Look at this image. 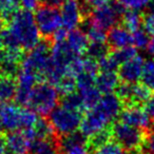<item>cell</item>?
<instances>
[{"mask_svg": "<svg viewBox=\"0 0 154 154\" xmlns=\"http://www.w3.org/2000/svg\"><path fill=\"white\" fill-rule=\"evenodd\" d=\"M7 28L15 37L18 47L23 51H31L40 41L35 15L28 10H19L9 20Z\"/></svg>", "mask_w": 154, "mask_h": 154, "instance_id": "6da1fadb", "label": "cell"}, {"mask_svg": "<svg viewBox=\"0 0 154 154\" xmlns=\"http://www.w3.org/2000/svg\"><path fill=\"white\" fill-rule=\"evenodd\" d=\"M87 53L89 57L98 61L99 59L109 54V47L106 45V42H90Z\"/></svg>", "mask_w": 154, "mask_h": 154, "instance_id": "f1b7e54d", "label": "cell"}, {"mask_svg": "<svg viewBox=\"0 0 154 154\" xmlns=\"http://www.w3.org/2000/svg\"><path fill=\"white\" fill-rule=\"evenodd\" d=\"M66 41L69 47L71 48V50L78 56L87 53V50L90 45L86 33L80 30H76V29L68 33Z\"/></svg>", "mask_w": 154, "mask_h": 154, "instance_id": "ffe728a7", "label": "cell"}, {"mask_svg": "<svg viewBox=\"0 0 154 154\" xmlns=\"http://www.w3.org/2000/svg\"><path fill=\"white\" fill-rule=\"evenodd\" d=\"M0 154H7V140L3 133H0Z\"/></svg>", "mask_w": 154, "mask_h": 154, "instance_id": "b9f144b4", "label": "cell"}, {"mask_svg": "<svg viewBox=\"0 0 154 154\" xmlns=\"http://www.w3.org/2000/svg\"><path fill=\"white\" fill-rule=\"evenodd\" d=\"M143 109L146 110L151 118H154V97H150L145 103H143Z\"/></svg>", "mask_w": 154, "mask_h": 154, "instance_id": "60d3db41", "label": "cell"}, {"mask_svg": "<svg viewBox=\"0 0 154 154\" xmlns=\"http://www.w3.org/2000/svg\"><path fill=\"white\" fill-rule=\"evenodd\" d=\"M98 66L100 71H115L119 66L117 62L115 61V59L113 58V56L111 55V53H109L105 57L99 59Z\"/></svg>", "mask_w": 154, "mask_h": 154, "instance_id": "d590c367", "label": "cell"}, {"mask_svg": "<svg viewBox=\"0 0 154 154\" xmlns=\"http://www.w3.org/2000/svg\"><path fill=\"white\" fill-rule=\"evenodd\" d=\"M140 152L141 154H154V129L146 133V138Z\"/></svg>", "mask_w": 154, "mask_h": 154, "instance_id": "8d00e7d4", "label": "cell"}, {"mask_svg": "<svg viewBox=\"0 0 154 154\" xmlns=\"http://www.w3.org/2000/svg\"><path fill=\"white\" fill-rule=\"evenodd\" d=\"M37 28L45 38H52L53 35L62 26L61 15L58 8L41 5L35 13Z\"/></svg>", "mask_w": 154, "mask_h": 154, "instance_id": "52a82bcc", "label": "cell"}, {"mask_svg": "<svg viewBox=\"0 0 154 154\" xmlns=\"http://www.w3.org/2000/svg\"><path fill=\"white\" fill-rule=\"evenodd\" d=\"M62 3H63V0H42V5H47L54 8H59Z\"/></svg>", "mask_w": 154, "mask_h": 154, "instance_id": "7bdbcfd3", "label": "cell"}, {"mask_svg": "<svg viewBox=\"0 0 154 154\" xmlns=\"http://www.w3.org/2000/svg\"><path fill=\"white\" fill-rule=\"evenodd\" d=\"M111 55L113 56V58L115 59V61L118 63V66H122L124 62L128 61V60L134 58L135 56H137V49L134 47H126L122 48V49L115 50L111 53Z\"/></svg>", "mask_w": 154, "mask_h": 154, "instance_id": "4316f807", "label": "cell"}, {"mask_svg": "<svg viewBox=\"0 0 154 154\" xmlns=\"http://www.w3.org/2000/svg\"><path fill=\"white\" fill-rule=\"evenodd\" d=\"M61 106L78 112H82L85 110L82 98H80L79 94H76V93H72V94L63 96L61 101Z\"/></svg>", "mask_w": 154, "mask_h": 154, "instance_id": "d6a6232c", "label": "cell"}, {"mask_svg": "<svg viewBox=\"0 0 154 154\" xmlns=\"http://www.w3.org/2000/svg\"><path fill=\"white\" fill-rule=\"evenodd\" d=\"M112 137L125 150L130 152L140 151L146 138L145 130L129 126L122 122H118L111 128Z\"/></svg>", "mask_w": 154, "mask_h": 154, "instance_id": "5b68a950", "label": "cell"}, {"mask_svg": "<svg viewBox=\"0 0 154 154\" xmlns=\"http://www.w3.org/2000/svg\"><path fill=\"white\" fill-rule=\"evenodd\" d=\"M37 120V114L29 108L0 103V133L28 130L35 126Z\"/></svg>", "mask_w": 154, "mask_h": 154, "instance_id": "7a4b0ae2", "label": "cell"}, {"mask_svg": "<svg viewBox=\"0 0 154 154\" xmlns=\"http://www.w3.org/2000/svg\"><path fill=\"white\" fill-rule=\"evenodd\" d=\"M20 10L19 0H0V17L7 22Z\"/></svg>", "mask_w": 154, "mask_h": 154, "instance_id": "484cf974", "label": "cell"}, {"mask_svg": "<svg viewBox=\"0 0 154 154\" xmlns=\"http://www.w3.org/2000/svg\"><path fill=\"white\" fill-rule=\"evenodd\" d=\"M122 100L113 93L105 94L99 100L98 105L95 107L110 122H112L116 117L120 115L122 111Z\"/></svg>", "mask_w": 154, "mask_h": 154, "instance_id": "9a60e30c", "label": "cell"}, {"mask_svg": "<svg viewBox=\"0 0 154 154\" xmlns=\"http://www.w3.org/2000/svg\"><path fill=\"white\" fill-rule=\"evenodd\" d=\"M119 75L115 71H100L95 78V86L100 93H112L119 86Z\"/></svg>", "mask_w": 154, "mask_h": 154, "instance_id": "ac0fdd59", "label": "cell"}, {"mask_svg": "<svg viewBox=\"0 0 154 154\" xmlns=\"http://www.w3.org/2000/svg\"><path fill=\"white\" fill-rule=\"evenodd\" d=\"M59 92L52 84L40 82L35 85L26 107L36 114L47 116L57 107Z\"/></svg>", "mask_w": 154, "mask_h": 154, "instance_id": "3957f363", "label": "cell"}, {"mask_svg": "<svg viewBox=\"0 0 154 154\" xmlns=\"http://www.w3.org/2000/svg\"><path fill=\"white\" fill-rule=\"evenodd\" d=\"M76 78L73 76H64L57 85H56V89L58 90L59 94H62L63 96L69 94H72V93H75V90L77 88L76 85Z\"/></svg>", "mask_w": 154, "mask_h": 154, "instance_id": "f546056e", "label": "cell"}, {"mask_svg": "<svg viewBox=\"0 0 154 154\" xmlns=\"http://www.w3.org/2000/svg\"><path fill=\"white\" fill-rule=\"evenodd\" d=\"M59 154H90L89 139L82 132H73L58 139Z\"/></svg>", "mask_w": 154, "mask_h": 154, "instance_id": "30bf717a", "label": "cell"}, {"mask_svg": "<svg viewBox=\"0 0 154 154\" xmlns=\"http://www.w3.org/2000/svg\"><path fill=\"white\" fill-rule=\"evenodd\" d=\"M110 122L96 109L89 110V112L82 117L80 124V132L87 137H91L97 132L107 129Z\"/></svg>", "mask_w": 154, "mask_h": 154, "instance_id": "4fadbf2b", "label": "cell"}, {"mask_svg": "<svg viewBox=\"0 0 154 154\" xmlns=\"http://www.w3.org/2000/svg\"><path fill=\"white\" fill-rule=\"evenodd\" d=\"M7 154H26L30 140L21 131H13L5 134Z\"/></svg>", "mask_w": 154, "mask_h": 154, "instance_id": "e0dca14e", "label": "cell"}, {"mask_svg": "<svg viewBox=\"0 0 154 154\" xmlns=\"http://www.w3.org/2000/svg\"><path fill=\"white\" fill-rule=\"evenodd\" d=\"M79 96L82 98V105L86 110H92L98 105L100 100V91L96 88V86H91L88 88L80 89Z\"/></svg>", "mask_w": 154, "mask_h": 154, "instance_id": "7402d4cb", "label": "cell"}, {"mask_svg": "<svg viewBox=\"0 0 154 154\" xmlns=\"http://www.w3.org/2000/svg\"><path fill=\"white\" fill-rule=\"evenodd\" d=\"M143 30L149 35H152L154 37V13L148 12L146 15H143Z\"/></svg>", "mask_w": 154, "mask_h": 154, "instance_id": "74e56055", "label": "cell"}, {"mask_svg": "<svg viewBox=\"0 0 154 154\" xmlns=\"http://www.w3.org/2000/svg\"><path fill=\"white\" fill-rule=\"evenodd\" d=\"M85 29H86L85 33H86L90 42H106L107 41L106 31L100 29L99 26H95L89 19L85 22Z\"/></svg>", "mask_w": 154, "mask_h": 154, "instance_id": "d4e9b609", "label": "cell"}, {"mask_svg": "<svg viewBox=\"0 0 154 154\" xmlns=\"http://www.w3.org/2000/svg\"><path fill=\"white\" fill-rule=\"evenodd\" d=\"M2 77V73H1V71H0V78Z\"/></svg>", "mask_w": 154, "mask_h": 154, "instance_id": "bcb514c9", "label": "cell"}, {"mask_svg": "<svg viewBox=\"0 0 154 154\" xmlns=\"http://www.w3.org/2000/svg\"><path fill=\"white\" fill-rule=\"evenodd\" d=\"M149 42V34L145 30L138 29L132 32V45H134V48L139 50L147 49Z\"/></svg>", "mask_w": 154, "mask_h": 154, "instance_id": "836d02e7", "label": "cell"}, {"mask_svg": "<svg viewBox=\"0 0 154 154\" xmlns=\"http://www.w3.org/2000/svg\"><path fill=\"white\" fill-rule=\"evenodd\" d=\"M143 16L135 10H129V11L124 12L122 16V24L125 28H127L131 32L140 29V26L143 24Z\"/></svg>", "mask_w": 154, "mask_h": 154, "instance_id": "603a6c76", "label": "cell"}, {"mask_svg": "<svg viewBox=\"0 0 154 154\" xmlns=\"http://www.w3.org/2000/svg\"><path fill=\"white\" fill-rule=\"evenodd\" d=\"M115 94L126 105H141L151 97V89L143 84H124L119 85Z\"/></svg>", "mask_w": 154, "mask_h": 154, "instance_id": "9c48e42d", "label": "cell"}, {"mask_svg": "<svg viewBox=\"0 0 154 154\" xmlns=\"http://www.w3.org/2000/svg\"><path fill=\"white\" fill-rule=\"evenodd\" d=\"M84 14V8L77 2V0H64L60 10L62 29L69 32L75 30L82 22Z\"/></svg>", "mask_w": 154, "mask_h": 154, "instance_id": "8fae6325", "label": "cell"}, {"mask_svg": "<svg viewBox=\"0 0 154 154\" xmlns=\"http://www.w3.org/2000/svg\"><path fill=\"white\" fill-rule=\"evenodd\" d=\"M93 154H126V150L115 140H110L107 143L96 148Z\"/></svg>", "mask_w": 154, "mask_h": 154, "instance_id": "1f68e13d", "label": "cell"}, {"mask_svg": "<svg viewBox=\"0 0 154 154\" xmlns=\"http://www.w3.org/2000/svg\"><path fill=\"white\" fill-rule=\"evenodd\" d=\"M143 64H145V60L138 55L124 62L118 70L120 80L127 84H136L139 78H141Z\"/></svg>", "mask_w": 154, "mask_h": 154, "instance_id": "5bb4252c", "label": "cell"}, {"mask_svg": "<svg viewBox=\"0 0 154 154\" xmlns=\"http://www.w3.org/2000/svg\"><path fill=\"white\" fill-rule=\"evenodd\" d=\"M147 50H148V53H149L150 55H151L152 57L154 58V37L151 39V40H150L149 45H148Z\"/></svg>", "mask_w": 154, "mask_h": 154, "instance_id": "ee69618b", "label": "cell"}, {"mask_svg": "<svg viewBox=\"0 0 154 154\" xmlns=\"http://www.w3.org/2000/svg\"><path fill=\"white\" fill-rule=\"evenodd\" d=\"M141 80H143V84L149 89L151 90L154 89V59H149L145 61Z\"/></svg>", "mask_w": 154, "mask_h": 154, "instance_id": "4dcf8cb0", "label": "cell"}, {"mask_svg": "<svg viewBox=\"0 0 154 154\" xmlns=\"http://www.w3.org/2000/svg\"><path fill=\"white\" fill-rule=\"evenodd\" d=\"M107 42L115 50L129 47L132 45V33L124 26H115L107 34Z\"/></svg>", "mask_w": 154, "mask_h": 154, "instance_id": "2e32d148", "label": "cell"}, {"mask_svg": "<svg viewBox=\"0 0 154 154\" xmlns=\"http://www.w3.org/2000/svg\"><path fill=\"white\" fill-rule=\"evenodd\" d=\"M124 9L125 8L118 2L109 3L105 7L93 10L89 20L103 30H110L117 24L125 12Z\"/></svg>", "mask_w": 154, "mask_h": 154, "instance_id": "ba28073f", "label": "cell"}, {"mask_svg": "<svg viewBox=\"0 0 154 154\" xmlns=\"http://www.w3.org/2000/svg\"><path fill=\"white\" fill-rule=\"evenodd\" d=\"M29 154H59L58 140L53 138H36L30 141Z\"/></svg>", "mask_w": 154, "mask_h": 154, "instance_id": "d6986e66", "label": "cell"}, {"mask_svg": "<svg viewBox=\"0 0 154 154\" xmlns=\"http://www.w3.org/2000/svg\"><path fill=\"white\" fill-rule=\"evenodd\" d=\"M17 80L14 77L2 76L0 78V103H10L15 99Z\"/></svg>", "mask_w": 154, "mask_h": 154, "instance_id": "44dd1931", "label": "cell"}, {"mask_svg": "<svg viewBox=\"0 0 154 154\" xmlns=\"http://www.w3.org/2000/svg\"><path fill=\"white\" fill-rule=\"evenodd\" d=\"M3 45H2V39H1V35H0V50L2 49Z\"/></svg>", "mask_w": 154, "mask_h": 154, "instance_id": "f6af8a7d", "label": "cell"}, {"mask_svg": "<svg viewBox=\"0 0 154 154\" xmlns=\"http://www.w3.org/2000/svg\"><path fill=\"white\" fill-rule=\"evenodd\" d=\"M51 42L45 38L33 48L21 62V69L35 74L40 82H45V72L51 64Z\"/></svg>", "mask_w": 154, "mask_h": 154, "instance_id": "277c9868", "label": "cell"}, {"mask_svg": "<svg viewBox=\"0 0 154 154\" xmlns=\"http://www.w3.org/2000/svg\"><path fill=\"white\" fill-rule=\"evenodd\" d=\"M82 114L80 112L71 110L60 105L56 107L50 113V122L53 126L55 132L60 136L76 132L82 124Z\"/></svg>", "mask_w": 154, "mask_h": 154, "instance_id": "8992f818", "label": "cell"}, {"mask_svg": "<svg viewBox=\"0 0 154 154\" xmlns=\"http://www.w3.org/2000/svg\"><path fill=\"white\" fill-rule=\"evenodd\" d=\"M117 1L125 9L135 10V11L145 9L150 3V0H117Z\"/></svg>", "mask_w": 154, "mask_h": 154, "instance_id": "e575fe53", "label": "cell"}, {"mask_svg": "<svg viewBox=\"0 0 154 154\" xmlns=\"http://www.w3.org/2000/svg\"><path fill=\"white\" fill-rule=\"evenodd\" d=\"M112 132L111 129H103V130L97 132L93 136L89 137V143H90L91 149L95 150L96 148L100 147V146L107 143L108 141L112 140Z\"/></svg>", "mask_w": 154, "mask_h": 154, "instance_id": "83f0119b", "label": "cell"}, {"mask_svg": "<svg viewBox=\"0 0 154 154\" xmlns=\"http://www.w3.org/2000/svg\"><path fill=\"white\" fill-rule=\"evenodd\" d=\"M120 122L141 130H147L152 127V118L138 105H127L120 113Z\"/></svg>", "mask_w": 154, "mask_h": 154, "instance_id": "7c38bea8", "label": "cell"}, {"mask_svg": "<svg viewBox=\"0 0 154 154\" xmlns=\"http://www.w3.org/2000/svg\"><path fill=\"white\" fill-rule=\"evenodd\" d=\"M35 134V139L36 138H53L55 135V130L53 126L50 122V120L45 118H38L35 126L33 127Z\"/></svg>", "mask_w": 154, "mask_h": 154, "instance_id": "cb8c5ba5", "label": "cell"}, {"mask_svg": "<svg viewBox=\"0 0 154 154\" xmlns=\"http://www.w3.org/2000/svg\"><path fill=\"white\" fill-rule=\"evenodd\" d=\"M20 5L24 8V10L28 11H33V10H37L40 5L41 0H19Z\"/></svg>", "mask_w": 154, "mask_h": 154, "instance_id": "ab89813d", "label": "cell"}, {"mask_svg": "<svg viewBox=\"0 0 154 154\" xmlns=\"http://www.w3.org/2000/svg\"><path fill=\"white\" fill-rule=\"evenodd\" d=\"M111 2V0H86V5L88 9H98V8L105 7V5H109Z\"/></svg>", "mask_w": 154, "mask_h": 154, "instance_id": "f35d334b", "label": "cell"}]
</instances>
